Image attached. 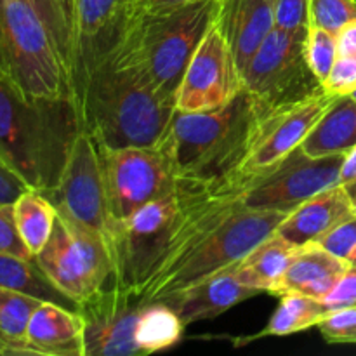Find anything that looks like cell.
<instances>
[{
	"mask_svg": "<svg viewBox=\"0 0 356 356\" xmlns=\"http://www.w3.org/2000/svg\"><path fill=\"white\" fill-rule=\"evenodd\" d=\"M245 176L218 184H179L181 214L160 259L136 294L162 301L212 275L236 266L250 250L273 235L287 212L256 211L243 205Z\"/></svg>",
	"mask_w": 356,
	"mask_h": 356,
	"instance_id": "6da1fadb",
	"label": "cell"
},
{
	"mask_svg": "<svg viewBox=\"0 0 356 356\" xmlns=\"http://www.w3.org/2000/svg\"><path fill=\"white\" fill-rule=\"evenodd\" d=\"M82 129L75 101L28 96L0 73V159L30 190L58 186Z\"/></svg>",
	"mask_w": 356,
	"mask_h": 356,
	"instance_id": "7a4b0ae2",
	"label": "cell"
},
{
	"mask_svg": "<svg viewBox=\"0 0 356 356\" xmlns=\"http://www.w3.org/2000/svg\"><path fill=\"white\" fill-rule=\"evenodd\" d=\"M83 131L103 148L148 146L162 143L176 113L169 99L110 56L90 65L75 90Z\"/></svg>",
	"mask_w": 356,
	"mask_h": 356,
	"instance_id": "3957f363",
	"label": "cell"
},
{
	"mask_svg": "<svg viewBox=\"0 0 356 356\" xmlns=\"http://www.w3.org/2000/svg\"><path fill=\"white\" fill-rule=\"evenodd\" d=\"M264 111L245 89L216 110H176L156 148L167 155L179 184L222 183L242 170Z\"/></svg>",
	"mask_w": 356,
	"mask_h": 356,
	"instance_id": "277c9868",
	"label": "cell"
},
{
	"mask_svg": "<svg viewBox=\"0 0 356 356\" xmlns=\"http://www.w3.org/2000/svg\"><path fill=\"white\" fill-rule=\"evenodd\" d=\"M219 9L221 0H193L169 9L141 7L106 56L176 101L184 72Z\"/></svg>",
	"mask_w": 356,
	"mask_h": 356,
	"instance_id": "5b68a950",
	"label": "cell"
},
{
	"mask_svg": "<svg viewBox=\"0 0 356 356\" xmlns=\"http://www.w3.org/2000/svg\"><path fill=\"white\" fill-rule=\"evenodd\" d=\"M0 73L28 96L73 99L47 26L23 0H0Z\"/></svg>",
	"mask_w": 356,
	"mask_h": 356,
	"instance_id": "8992f818",
	"label": "cell"
},
{
	"mask_svg": "<svg viewBox=\"0 0 356 356\" xmlns=\"http://www.w3.org/2000/svg\"><path fill=\"white\" fill-rule=\"evenodd\" d=\"M33 259L76 305L110 284L115 275L113 256L103 236L59 212L47 243Z\"/></svg>",
	"mask_w": 356,
	"mask_h": 356,
	"instance_id": "52a82bcc",
	"label": "cell"
},
{
	"mask_svg": "<svg viewBox=\"0 0 356 356\" xmlns=\"http://www.w3.org/2000/svg\"><path fill=\"white\" fill-rule=\"evenodd\" d=\"M306 31L275 26L242 70L243 89L266 110L306 99L323 89L306 61Z\"/></svg>",
	"mask_w": 356,
	"mask_h": 356,
	"instance_id": "ba28073f",
	"label": "cell"
},
{
	"mask_svg": "<svg viewBox=\"0 0 356 356\" xmlns=\"http://www.w3.org/2000/svg\"><path fill=\"white\" fill-rule=\"evenodd\" d=\"M45 197L59 214L103 236L115 257L120 225L110 211L101 146L83 129L76 136L58 186Z\"/></svg>",
	"mask_w": 356,
	"mask_h": 356,
	"instance_id": "9c48e42d",
	"label": "cell"
},
{
	"mask_svg": "<svg viewBox=\"0 0 356 356\" xmlns=\"http://www.w3.org/2000/svg\"><path fill=\"white\" fill-rule=\"evenodd\" d=\"M346 155L308 156L296 148L273 167L243 174V205L256 211L292 212L320 191L341 184V165Z\"/></svg>",
	"mask_w": 356,
	"mask_h": 356,
	"instance_id": "30bf717a",
	"label": "cell"
},
{
	"mask_svg": "<svg viewBox=\"0 0 356 356\" xmlns=\"http://www.w3.org/2000/svg\"><path fill=\"white\" fill-rule=\"evenodd\" d=\"M101 156L110 211L118 225L149 202L177 193L179 181L160 148L101 146Z\"/></svg>",
	"mask_w": 356,
	"mask_h": 356,
	"instance_id": "8fae6325",
	"label": "cell"
},
{
	"mask_svg": "<svg viewBox=\"0 0 356 356\" xmlns=\"http://www.w3.org/2000/svg\"><path fill=\"white\" fill-rule=\"evenodd\" d=\"M181 214L179 193L149 202L120 222L113 280L136 289L160 259Z\"/></svg>",
	"mask_w": 356,
	"mask_h": 356,
	"instance_id": "7c38bea8",
	"label": "cell"
},
{
	"mask_svg": "<svg viewBox=\"0 0 356 356\" xmlns=\"http://www.w3.org/2000/svg\"><path fill=\"white\" fill-rule=\"evenodd\" d=\"M242 90V70L216 19L184 72L176 108L186 113L216 110L235 99Z\"/></svg>",
	"mask_w": 356,
	"mask_h": 356,
	"instance_id": "4fadbf2b",
	"label": "cell"
},
{
	"mask_svg": "<svg viewBox=\"0 0 356 356\" xmlns=\"http://www.w3.org/2000/svg\"><path fill=\"white\" fill-rule=\"evenodd\" d=\"M146 302L117 282H110L79 302L86 356H141L136 327Z\"/></svg>",
	"mask_w": 356,
	"mask_h": 356,
	"instance_id": "5bb4252c",
	"label": "cell"
},
{
	"mask_svg": "<svg viewBox=\"0 0 356 356\" xmlns=\"http://www.w3.org/2000/svg\"><path fill=\"white\" fill-rule=\"evenodd\" d=\"M334 99V94L322 89L306 99L264 111L240 174L270 169L299 148Z\"/></svg>",
	"mask_w": 356,
	"mask_h": 356,
	"instance_id": "9a60e30c",
	"label": "cell"
},
{
	"mask_svg": "<svg viewBox=\"0 0 356 356\" xmlns=\"http://www.w3.org/2000/svg\"><path fill=\"white\" fill-rule=\"evenodd\" d=\"M145 0H75L79 66L75 90L86 70L113 49L127 21Z\"/></svg>",
	"mask_w": 356,
	"mask_h": 356,
	"instance_id": "2e32d148",
	"label": "cell"
},
{
	"mask_svg": "<svg viewBox=\"0 0 356 356\" xmlns=\"http://www.w3.org/2000/svg\"><path fill=\"white\" fill-rule=\"evenodd\" d=\"M235 268L219 271L184 291L162 299V302H167L179 315L184 325L216 318L233 306L261 294L259 291L240 282Z\"/></svg>",
	"mask_w": 356,
	"mask_h": 356,
	"instance_id": "e0dca14e",
	"label": "cell"
},
{
	"mask_svg": "<svg viewBox=\"0 0 356 356\" xmlns=\"http://www.w3.org/2000/svg\"><path fill=\"white\" fill-rule=\"evenodd\" d=\"M356 214L351 198L343 184L320 191L289 212L277 233L294 245L313 243L344 219Z\"/></svg>",
	"mask_w": 356,
	"mask_h": 356,
	"instance_id": "ac0fdd59",
	"label": "cell"
},
{
	"mask_svg": "<svg viewBox=\"0 0 356 356\" xmlns=\"http://www.w3.org/2000/svg\"><path fill=\"white\" fill-rule=\"evenodd\" d=\"M218 24L243 70L273 31V0H221Z\"/></svg>",
	"mask_w": 356,
	"mask_h": 356,
	"instance_id": "d6986e66",
	"label": "cell"
},
{
	"mask_svg": "<svg viewBox=\"0 0 356 356\" xmlns=\"http://www.w3.org/2000/svg\"><path fill=\"white\" fill-rule=\"evenodd\" d=\"M26 343L31 355L86 356L82 316L66 306L42 301L28 322Z\"/></svg>",
	"mask_w": 356,
	"mask_h": 356,
	"instance_id": "ffe728a7",
	"label": "cell"
},
{
	"mask_svg": "<svg viewBox=\"0 0 356 356\" xmlns=\"http://www.w3.org/2000/svg\"><path fill=\"white\" fill-rule=\"evenodd\" d=\"M350 268V263L327 252L318 243L299 247L270 294H305L323 299Z\"/></svg>",
	"mask_w": 356,
	"mask_h": 356,
	"instance_id": "44dd1931",
	"label": "cell"
},
{
	"mask_svg": "<svg viewBox=\"0 0 356 356\" xmlns=\"http://www.w3.org/2000/svg\"><path fill=\"white\" fill-rule=\"evenodd\" d=\"M356 145V101L351 94L336 96L329 110L302 141L308 156L346 155Z\"/></svg>",
	"mask_w": 356,
	"mask_h": 356,
	"instance_id": "7402d4cb",
	"label": "cell"
},
{
	"mask_svg": "<svg viewBox=\"0 0 356 356\" xmlns=\"http://www.w3.org/2000/svg\"><path fill=\"white\" fill-rule=\"evenodd\" d=\"M299 247L285 240L277 232L264 242L254 247L238 264L236 277L247 287L259 292H271L282 275L285 273Z\"/></svg>",
	"mask_w": 356,
	"mask_h": 356,
	"instance_id": "603a6c76",
	"label": "cell"
},
{
	"mask_svg": "<svg viewBox=\"0 0 356 356\" xmlns=\"http://www.w3.org/2000/svg\"><path fill=\"white\" fill-rule=\"evenodd\" d=\"M23 2H26L47 26L59 58L72 80L73 99H75V76L79 66L75 0H23Z\"/></svg>",
	"mask_w": 356,
	"mask_h": 356,
	"instance_id": "cb8c5ba5",
	"label": "cell"
},
{
	"mask_svg": "<svg viewBox=\"0 0 356 356\" xmlns=\"http://www.w3.org/2000/svg\"><path fill=\"white\" fill-rule=\"evenodd\" d=\"M0 287L24 292L40 301L56 302L79 312V305L63 294L38 268L35 259H23L13 254L0 252Z\"/></svg>",
	"mask_w": 356,
	"mask_h": 356,
	"instance_id": "d4e9b609",
	"label": "cell"
},
{
	"mask_svg": "<svg viewBox=\"0 0 356 356\" xmlns=\"http://www.w3.org/2000/svg\"><path fill=\"white\" fill-rule=\"evenodd\" d=\"M13 214L21 240L35 257L51 236L58 211L45 195L28 188L13 204Z\"/></svg>",
	"mask_w": 356,
	"mask_h": 356,
	"instance_id": "484cf974",
	"label": "cell"
},
{
	"mask_svg": "<svg viewBox=\"0 0 356 356\" xmlns=\"http://www.w3.org/2000/svg\"><path fill=\"white\" fill-rule=\"evenodd\" d=\"M40 299L0 287V355H31L26 329Z\"/></svg>",
	"mask_w": 356,
	"mask_h": 356,
	"instance_id": "4316f807",
	"label": "cell"
},
{
	"mask_svg": "<svg viewBox=\"0 0 356 356\" xmlns=\"http://www.w3.org/2000/svg\"><path fill=\"white\" fill-rule=\"evenodd\" d=\"M280 305L271 315L266 329L252 336L250 339H259L266 336H291L302 330L318 327V323L329 315L322 299L305 294H284L280 296Z\"/></svg>",
	"mask_w": 356,
	"mask_h": 356,
	"instance_id": "83f0119b",
	"label": "cell"
},
{
	"mask_svg": "<svg viewBox=\"0 0 356 356\" xmlns=\"http://www.w3.org/2000/svg\"><path fill=\"white\" fill-rule=\"evenodd\" d=\"M183 320L167 302H148L136 327V344L141 355L156 353L177 344L183 337Z\"/></svg>",
	"mask_w": 356,
	"mask_h": 356,
	"instance_id": "f1b7e54d",
	"label": "cell"
},
{
	"mask_svg": "<svg viewBox=\"0 0 356 356\" xmlns=\"http://www.w3.org/2000/svg\"><path fill=\"white\" fill-rule=\"evenodd\" d=\"M305 51L309 70L323 86L337 59V35L309 24L306 31Z\"/></svg>",
	"mask_w": 356,
	"mask_h": 356,
	"instance_id": "f546056e",
	"label": "cell"
},
{
	"mask_svg": "<svg viewBox=\"0 0 356 356\" xmlns=\"http://www.w3.org/2000/svg\"><path fill=\"white\" fill-rule=\"evenodd\" d=\"M356 19V0H309V24L337 35Z\"/></svg>",
	"mask_w": 356,
	"mask_h": 356,
	"instance_id": "4dcf8cb0",
	"label": "cell"
},
{
	"mask_svg": "<svg viewBox=\"0 0 356 356\" xmlns=\"http://www.w3.org/2000/svg\"><path fill=\"white\" fill-rule=\"evenodd\" d=\"M313 243H318L322 249L334 254L336 257L350 261L356 247V214L341 221L339 225L334 226L332 229H329L325 235H322Z\"/></svg>",
	"mask_w": 356,
	"mask_h": 356,
	"instance_id": "1f68e13d",
	"label": "cell"
},
{
	"mask_svg": "<svg viewBox=\"0 0 356 356\" xmlns=\"http://www.w3.org/2000/svg\"><path fill=\"white\" fill-rule=\"evenodd\" d=\"M316 329L332 344H353L356 339V308L332 312Z\"/></svg>",
	"mask_w": 356,
	"mask_h": 356,
	"instance_id": "d6a6232c",
	"label": "cell"
},
{
	"mask_svg": "<svg viewBox=\"0 0 356 356\" xmlns=\"http://www.w3.org/2000/svg\"><path fill=\"white\" fill-rule=\"evenodd\" d=\"M275 26L289 31L308 30L309 0H273Z\"/></svg>",
	"mask_w": 356,
	"mask_h": 356,
	"instance_id": "836d02e7",
	"label": "cell"
},
{
	"mask_svg": "<svg viewBox=\"0 0 356 356\" xmlns=\"http://www.w3.org/2000/svg\"><path fill=\"white\" fill-rule=\"evenodd\" d=\"M323 89L334 96L351 94L356 89V56H337Z\"/></svg>",
	"mask_w": 356,
	"mask_h": 356,
	"instance_id": "e575fe53",
	"label": "cell"
},
{
	"mask_svg": "<svg viewBox=\"0 0 356 356\" xmlns=\"http://www.w3.org/2000/svg\"><path fill=\"white\" fill-rule=\"evenodd\" d=\"M0 252L13 254L23 259H33L16 229L13 205L6 204H0Z\"/></svg>",
	"mask_w": 356,
	"mask_h": 356,
	"instance_id": "d590c367",
	"label": "cell"
},
{
	"mask_svg": "<svg viewBox=\"0 0 356 356\" xmlns=\"http://www.w3.org/2000/svg\"><path fill=\"white\" fill-rule=\"evenodd\" d=\"M322 301L329 313L356 308V266L348 268V271L339 278L336 287Z\"/></svg>",
	"mask_w": 356,
	"mask_h": 356,
	"instance_id": "8d00e7d4",
	"label": "cell"
},
{
	"mask_svg": "<svg viewBox=\"0 0 356 356\" xmlns=\"http://www.w3.org/2000/svg\"><path fill=\"white\" fill-rule=\"evenodd\" d=\"M26 190L28 186L23 183V179L0 159V204L13 205Z\"/></svg>",
	"mask_w": 356,
	"mask_h": 356,
	"instance_id": "74e56055",
	"label": "cell"
},
{
	"mask_svg": "<svg viewBox=\"0 0 356 356\" xmlns=\"http://www.w3.org/2000/svg\"><path fill=\"white\" fill-rule=\"evenodd\" d=\"M337 56H356V19L337 33Z\"/></svg>",
	"mask_w": 356,
	"mask_h": 356,
	"instance_id": "f35d334b",
	"label": "cell"
},
{
	"mask_svg": "<svg viewBox=\"0 0 356 356\" xmlns=\"http://www.w3.org/2000/svg\"><path fill=\"white\" fill-rule=\"evenodd\" d=\"M356 181V145L344 156V162L341 165V184Z\"/></svg>",
	"mask_w": 356,
	"mask_h": 356,
	"instance_id": "ab89813d",
	"label": "cell"
},
{
	"mask_svg": "<svg viewBox=\"0 0 356 356\" xmlns=\"http://www.w3.org/2000/svg\"><path fill=\"white\" fill-rule=\"evenodd\" d=\"M186 2H193V0H145V7L146 9H169V7H176Z\"/></svg>",
	"mask_w": 356,
	"mask_h": 356,
	"instance_id": "60d3db41",
	"label": "cell"
},
{
	"mask_svg": "<svg viewBox=\"0 0 356 356\" xmlns=\"http://www.w3.org/2000/svg\"><path fill=\"white\" fill-rule=\"evenodd\" d=\"M343 186L346 188L348 195H350V198H351V204H353V209L356 212V181H351V183L343 184Z\"/></svg>",
	"mask_w": 356,
	"mask_h": 356,
	"instance_id": "b9f144b4",
	"label": "cell"
},
{
	"mask_svg": "<svg viewBox=\"0 0 356 356\" xmlns=\"http://www.w3.org/2000/svg\"><path fill=\"white\" fill-rule=\"evenodd\" d=\"M348 263H350V266H356V247H355L353 254H351V257H350V261H348Z\"/></svg>",
	"mask_w": 356,
	"mask_h": 356,
	"instance_id": "7bdbcfd3",
	"label": "cell"
},
{
	"mask_svg": "<svg viewBox=\"0 0 356 356\" xmlns=\"http://www.w3.org/2000/svg\"><path fill=\"white\" fill-rule=\"evenodd\" d=\"M351 96H353V97H355V101H356V89L353 90V92H351Z\"/></svg>",
	"mask_w": 356,
	"mask_h": 356,
	"instance_id": "ee69618b",
	"label": "cell"
},
{
	"mask_svg": "<svg viewBox=\"0 0 356 356\" xmlns=\"http://www.w3.org/2000/svg\"><path fill=\"white\" fill-rule=\"evenodd\" d=\"M353 344H356V339H355V343H353Z\"/></svg>",
	"mask_w": 356,
	"mask_h": 356,
	"instance_id": "f6af8a7d",
	"label": "cell"
}]
</instances>
